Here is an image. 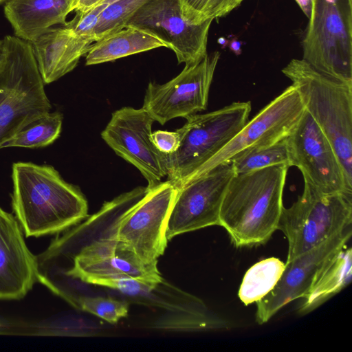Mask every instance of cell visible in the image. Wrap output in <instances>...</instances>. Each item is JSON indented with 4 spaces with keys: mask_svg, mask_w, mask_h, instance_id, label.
<instances>
[{
    "mask_svg": "<svg viewBox=\"0 0 352 352\" xmlns=\"http://www.w3.org/2000/svg\"><path fill=\"white\" fill-rule=\"evenodd\" d=\"M12 179V207L28 237L63 231L87 216V201L80 189L51 165L15 162Z\"/></svg>",
    "mask_w": 352,
    "mask_h": 352,
    "instance_id": "6da1fadb",
    "label": "cell"
},
{
    "mask_svg": "<svg viewBox=\"0 0 352 352\" xmlns=\"http://www.w3.org/2000/svg\"><path fill=\"white\" fill-rule=\"evenodd\" d=\"M289 166H272L235 174L226 190L220 226L236 247L266 243L278 230Z\"/></svg>",
    "mask_w": 352,
    "mask_h": 352,
    "instance_id": "7a4b0ae2",
    "label": "cell"
},
{
    "mask_svg": "<svg viewBox=\"0 0 352 352\" xmlns=\"http://www.w3.org/2000/svg\"><path fill=\"white\" fill-rule=\"evenodd\" d=\"M282 72L334 148L352 191V81L320 72L303 59H292Z\"/></svg>",
    "mask_w": 352,
    "mask_h": 352,
    "instance_id": "3957f363",
    "label": "cell"
},
{
    "mask_svg": "<svg viewBox=\"0 0 352 352\" xmlns=\"http://www.w3.org/2000/svg\"><path fill=\"white\" fill-rule=\"evenodd\" d=\"M3 40L6 57L0 69V149L52 107L31 43L12 36H6Z\"/></svg>",
    "mask_w": 352,
    "mask_h": 352,
    "instance_id": "277c9868",
    "label": "cell"
},
{
    "mask_svg": "<svg viewBox=\"0 0 352 352\" xmlns=\"http://www.w3.org/2000/svg\"><path fill=\"white\" fill-rule=\"evenodd\" d=\"M250 101L234 102L206 113L194 114L177 129V149L164 154L167 175L177 188L186 183L209 160L232 139L248 122Z\"/></svg>",
    "mask_w": 352,
    "mask_h": 352,
    "instance_id": "5b68a950",
    "label": "cell"
},
{
    "mask_svg": "<svg viewBox=\"0 0 352 352\" xmlns=\"http://www.w3.org/2000/svg\"><path fill=\"white\" fill-rule=\"evenodd\" d=\"M352 192L322 194L305 183L302 193L283 207L278 230L288 241L287 261L351 227Z\"/></svg>",
    "mask_w": 352,
    "mask_h": 352,
    "instance_id": "8992f818",
    "label": "cell"
},
{
    "mask_svg": "<svg viewBox=\"0 0 352 352\" xmlns=\"http://www.w3.org/2000/svg\"><path fill=\"white\" fill-rule=\"evenodd\" d=\"M302 47V59L315 69L352 81V1L312 0Z\"/></svg>",
    "mask_w": 352,
    "mask_h": 352,
    "instance_id": "52a82bcc",
    "label": "cell"
},
{
    "mask_svg": "<svg viewBox=\"0 0 352 352\" xmlns=\"http://www.w3.org/2000/svg\"><path fill=\"white\" fill-rule=\"evenodd\" d=\"M178 188L169 180L161 182L117 217L113 233L146 265H157L168 240L166 226Z\"/></svg>",
    "mask_w": 352,
    "mask_h": 352,
    "instance_id": "ba28073f",
    "label": "cell"
},
{
    "mask_svg": "<svg viewBox=\"0 0 352 352\" xmlns=\"http://www.w3.org/2000/svg\"><path fill=\"white\" fill-rule=\"evenodd\" d=\"M304 111L305 107L299 94L296 87L291 85L265 106L251 120H248L241 131L188 182L218 165L230 163L241 153L267 146L285 138Z\"/></svg>",
    "mask_w": 352,
    "mask_h": 352,
    "instance_id": "9c48e42d",
    "label": "cell"
},
{
    "mask_svg": "<svg viewBox=\"0 0 352 352\" xmlns=\"http://www.w3.org/2000/svg\"><path fill=\"white\" fill-rule=\"evenodd\" d=\"M220 56L219 51L208 53L200 62L185 66L164 84L150 82L142 107L162 125L173 118H186L206 110Z\"/></svg>",
    "mask_w": 352,
    "mask_h": 352,
    "instance_id": "30bf717a",
    "label": "cell"
},
{
    "mask_svg": "<svg viewBox=\"0 0 352 352\" xmlns=\"http://www.w3.org/2000/svg\"><path fill=\"white\" fill-rule=\"evenodd\" d=\"M212 21L190 22L184 16L179 0H148L125 27H134L152 34L175 52L178 63L191 66L208 54V38Z\"/></svg>",
    "mask_w": 352,
    "mask_h": 352,
    "instance_id": "8fae6325",
    "label": "cell"
},
{
    "mask_svg": "<svg viewBox=\"0 0 352 352\" xmlns=\"http://www.w3.org/2000/svg\"><path fill=\"white\" fill-rule=\"evenodd\" d=\"M285 140L289 166L299 169L305 183L322 194L352 192L334 148L305 109Z\"/></svg>",
    "mask_w": 352,
    "mask_h": 352,
    "instance_id": "7c38bea8",
    "label": "cell"
},
{
    "mask_svg": "<svg viewBox=\"0 0 352 352\" xmlns=\"http://www.w3.org/2000/svg\"><path fill=\"white\" fill-rule=\"evenodd\" d=\"M154 120L143 108L114 111L101 137L114 152L137 168L153 188L167 175L164 154L151 140Z\"/></svg>",
    "mask_w": 352,
    "mask_h": 352,
    "instance_id": "4fadbf2b",
    "label": "cell"
},
{
    "mask_svg": "<svg viewBox=\"0 0 352 352\" xmlns=\"http://www.w3.org/2000/svg\"><path fill=\"white\" fill-rule=\"evenodd\" d=\"M234 175L232 163H224L178 188L166 226L167 240L182 233L219 226L222 200Z\"/></svg>",
    "mask_w": 352,
    "mask_h": 352,
    "instance_id": "5bb4252c",
    "label": "cell"
},
{
    "mask_svg": "<svg viewBox=\"0 0 352 352\" xmlns=\"http://www.w3.org/2000/svg\"><path fill=\"white\" fill-rule=\"evenodd\" d=\"M351 234L350 227L286 262L283 273L274 289L256 302V321L259 324H264L289 302L302 298L320 267L329 257L346 247Z\"/></svg>",
    "mask_w": 352,
    "mask_h": 352,
    "instance_id": "9a60e30c",
    "label": "cell"
},
{
    "mask_svg": "<svg viewBox=\"0 0 352 352\" xmlns=\"http://www.w3.org/2000/svg\"><path fill=\"white\" fill-rule=\"evenodd\" d=\"M22 228L0 208V299L19 300L36 280V256L28 249Z\"/></svg>",
    "mask_w": 352,
    "mask_h": 352,
    "instance_id": "2e32d148",
    "label": "cell"
},
{
    "mask_svg": "<svg viewBox=\"0 0 352 352\" xmlns=\"http://www.w3.org/2000/svg\"><path fill=\"white\" fill-rule=\"evenodd\" d=\"M93 43L77 36L65 25L50 28L31 42L44 84L56 81L72 71Z\"/></svg>",
    "mask_w": 352,
    "mask_h": 352,
    "instance_id": "e0dca14e",
    "label": "cell"
},
{
    "mask_svg": "<svg viewBox=\"0 0 352 352\" xmlns=\"http://www.w3.org/2000/svg\"><path fill=\"white\" fill-rule=\"evenodd\" d=\"M76 0H8L4 13L16 37L32 42L52 25H65Z\"/></svg>",
    "mask_w": 352,
    "mask_h": 352,
    "instance_id": "ac0fdd59",
    "label": "cell"
},
{
    "mask_svg": "<svg viewBox=\"0 0 352 352\" xmlns=\"http://www.w3.org/2000/svg\"><path fill=\"white\" fill-rule=\"evenodd\" d=\"M352 250H340L320 267L312 283L302 298L298 309L300 314H308L339 293L351 281Z\"/></svg>",
    "mask_w": 352,
    "mask_h": 352,
    "instance_id": "d6986e66",
    "label": "cell"
},
{
    "mask_svg": "<svg viewBox=\"0 0 352 352\" xmlns=\"http://www.w3.org/2000/svg\"><path fill=\"white\" fill-rule=\"evenodd\" d=\"M165 47L149 33L131 26L108 34L92 44L86 54V65L116 60L118 58Z\"/></svg>",
    "mask_w": 352,
    "mask_h": 352,
    "instance_id": "ffe728a7",
    "label": "cell"
},
{
    "mask_svg": "<svg viewBox=\"0 0 352 352\" xmlns=\"http://www.w3.org/2000/svg\"><path fill=\"white\" fill-rule=\"evenodd\" d=\"M285 267L280 259H263L248 270L239 290V297L245 305L262 299L277 284Z\"/></svg>",
    "mask_w": 352,
    "mask_h": 352,
    "instance_id": "44dd1931",
    "label": "cell"
},
{
    "mask_svg": "<svg viewBox=\"0 0 352 352\" xmlns=\"http://www.w3.org/2000/svg\"><path fill=\"white\" fill-rule=\"evenodd\" d=\"M63 114L48 112L30 122L3 145L2 148H41L52 144L61 133Z\"/></svg>",
    "mask_w": 352,
    "mask_h": 352,
    "instance_id": "7402d4cb",
    "label": "cell"
},
{
    "mask_svg": "<svg viewBox=\"0 0 352 352\" xmlns=\"http://www.w3.org/2000/svg\"><path fill=\"white\" fill-rule=\"evenodd\" d=\"M230 162L235 174L248 173L280 164L289 166L286 140L284 138L267 146L241 153Z\"/></svg>",
    "mask_w": 352,
    "mask_h": 352,
    "instance_id": "603a6c76",
    "label": "cell"
},
{
    "mask_svg": "<svg viewBox=\"0 0 352 352\" xmlns=\"http://www.w3.org/2000/svg\"><path fill=\"white\" fill-rule=\"evenodd\" d=\"M148 0H117L100 14L94 32L95 41L125 27L129 19Z\"/></svg>",
    "mask_w": 352,
    "mask_h": 352,
    "instance_id": "cb8c5ba5",
    "label": "cell"
},
{
    "mask_svg": "<svg viewBox=\"0 0 352 352\" xmlns=\"http://www.w3.org/2000/svg\"><path fill=\"white\" fill-rule=\"evenodd\" d=\"M72 305L111 324H116L122 318L126 317L129 311V305L125 301L101 296L80 295Z\"/></svg>",
    "mask_w": 352,
    "mask_h": 352,
    "instance_id": "d4e9b609",
    "label": "cell"
},
{
    "mask_svg": "<svg viewBox=\"0 0 352 352\" xmlns=\"http://www.w3.org/2000/svg\"><path fill=\"white\" fill-rule=\"evenodd\" d=\"M85 283L109 287L124 294L137 296L148 295L161 283L155 280L121 276L90 278Z\"/></svg>",
    "mask_w": 352,
    "mask_h": 352,
    "instance_id": "484cf974",
    "label": "cell"
},
{
    "mask_svg": "<svg viewBox=\"0 0 352 352\" xmlns=\"http://www.w3.org/2000/svg\"><path fill=\"white\" fill-rule=\"evenodd\" d=\"M225 0H179L182 12L193 23L222 17Z\"/></svg>",
    "mask_w": 352,
    "mask_h": 352,
    "instance_id": "4316f807",
    "label": "cell"
},
{
    "mask_svg": "<svg viewBox=\"0 0 352 352\" xmlns=\"http://www.w3.org/2000/svg\"><path fill=\"white\" fill-rule=\"evenodd\" d=\"M107 6L101 3L86 12L75 11L74 18L65 26L77 36L95 42L94 32L102 10Z\"/></svg>",
    "mask_w": 352,
    "mask_h": 352,
    "instance_id": "83f0119b",
    "label": "cell"
},
{
    "mask_svg": "<svg viewBox=\"0 0 352 352\" xmlns=\"http://www.w3.org/2000/svg\"><path fill=\"white\" fill-rule=\"evenodd\" d=\"M151 140L160 152L164 154H170L178 147L179 135L177 131L158 130L152 133Z\"/></svg>",
    "mask_w": 352,
    "mask_h": 352,
    "instance_id": "f1b7e54d",
    "label": "cell"
},
{
    "mask_svg": "<svg viewBox=\"0 0 352 352\" xmlns=\"http://www.w3.org/2000/svg\"><path fill=\"white\" fill-rule=\"evenodd\" d=\"M104 0H76L74 10L86 12L101 4Z\"/></svg>",
    "mask_w": 352,
    "mask_h": 352,
    "instance_id": "f546056e",
    "label": "cell"
},
{
    "mask_svg": "<svg viewBox=\"0 0 352 352\" xmlns=\"http://www.w3.org/2000/svg\"><path fill=\"white\" fill-rule=\"evenodd\" d=\"M244 0H225L222 10V16H226L241 5Z\"/></svg>",
    "mask_w": 352,
    "mask_h": 352,
    "instance_id": "4dcf8cb0",
    "label": "cell"
},
{
    "mask_svg": "<svg viewBox=\"0 0 352 352\" xmlns=\"http://www.w3.org/2000/svg\"><path fill=\"white\" fill-rule=\"evenodd\" d=\"M303 13L309 19L311 15L312 0H295Z\"/></svg>",
    "mask_w": 352,
    "mask_h": 352,
    "instance_id": "1f68e13d",
    "label": "cell"
},
{
    "mask_svg": "<svg viewBox=\"0 0 352 352\" xmlns=\"http://www.w3.org/2000/svg\"><path fill=\"white\" fill-rule=\"evenodd\" d=\"M6 57V48H5V43L4 40L0 39V69L3 65L4 60Z\"/></svg>",
    "mask_w": 352,
    "mask_h": 352,
    "instance_id": "d6a6232c",
    "label": "cell"
},
{
    "mask_svg": "<svg viewBox=\"0 0 352 352\" xmlns=\"http://www.w3.org/2000/svg\"><path fill=\"white\" fill-rule=\"evenodd\" d=\"M115 1H117V0H104L102 3H105V4L108 5V4L113 3Z\"/></svg>",
    "mask_w": 352,
    "mask_h": 352,
    "instance_id": "836d02e7",
    "label": "cell"
},
{
    "mask_svg": "<svg viewBox=\"0 0 352 352\" xmlns=\"http://www.w3.org/2000/svg\"><path fill=\"white\" fill-rule=\"evenodd\" d=\"M8 0H0V5L3 3H6L7 2Z\"/></svg>",
    "mask_w": 352,
    "mask_h": 352,
    "instance_id": "e575fe53",
    "label": "cell"
},
{
    "mask_svg": "<svg viewBox=\"0 0 352 352\" xmlns=\"http://www.w3.org/2000/svg\"><path fill=\"white\" fill-rule=\"evenodd\" d=\"M349 1H352V0H349Z\"/></svg>",
    "mask_w": 352,
    "mask_h": 352,
    "instance_id": "d590c367",
    "label": "cell"
},
{
    "mask_svg": "<svg viewBox=\"0 0 352 352\" xmlns=\"http://www.w3.org/2000/svg\"><path fill=\"white\" fill-rule=\"evenodd\" d=\"M0 327H1V323H0Z\"/></svg>",
    "mask_w": 352,
    "mask_h": 352,
    "instance_id": "8d00e7d4",
    "label": "cell"
}]
</instances>
